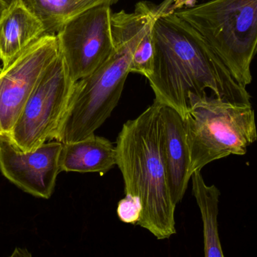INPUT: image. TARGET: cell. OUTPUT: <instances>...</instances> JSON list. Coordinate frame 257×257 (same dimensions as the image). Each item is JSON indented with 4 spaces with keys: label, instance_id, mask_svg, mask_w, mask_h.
<instances>
[{
    "label": "cell",
    "instance_id": "obj_18",
    "mask_svg": "<svg viewBox=\"0 0 257 257\" xmlns=\"http://www.w3.org/2000/svg\"><path fill=\"white\" fill-rule=\"evenodd\" d=\"M15 1H16V0H0V4H1L5 9H6V8L10 6V5L12 4V3H13Z\"/></svg>",
    "mask_w": 257,
    "mask_h": 257
},
{
    "label": "cell",
    "instance_id": "obj_3",
    "mask_svg": "<svg viewBox=\"0 0 257 257\" xmlns=\"http://www.w3.org/2000/svg\"><path fill=\"white\" fill-rule=\"evenodd\" d=\"M190 152V175L214 161L244 155L257 140L252 104L225 101L211 95H189L183 118Z\"/></svg>",
    "mask_w": 257,
    "mask_h": 257
},
{
    "label": "cell",
    "instance_id": "obj_6",
    "mask_svg": "<svg viewBox=\"0 0 257 257\" xmlns=\"http://www.w3.org/2000/svg\"><path fill=\"white\" fill-rule=\"evenodd\" d=\"M75 82L59 53L39 80L19 119L8 134L17 147L31 151L45 142L55 140Z\"/></svg>",
    "mask_w": 257,
    "mask_h": 257
},
{
    "label": "cell",
    "instance_id": "obj_13",
    "mask_svg": "<svg viewBox=\"0 0 257 257\" xmlns=\"http://www.w3.org/2000/svg\"><path fill=\"white\" fill-rule=\"evenodd\" d=\"M60 172L105 175L117 165L116 146L108 139L93 134L78 141L63 143Z\"/></svg>",
    "mask_w": 257,
    "mask_h": 257
},
{
    "label": "cell",
    "instance_id": "obj_12",
    "mask_svg": "<svg viewBox=\"0 0 257 257\" xmlns=\"http://www.w3.org/2000/svg\"><path fill=\"white\" fill-rule=\"evenodd\" d=\"M45 32L39 20L23 0H16L0 15V61L3 68L13 63Z\"/></svg>",
    "mask_w": 257,
    "mask_h": 257
},
{
    "label": "cell",
    "instance_id": "obj_8",
    "mask_svg": "<svg viewBox=\"0 0 257 257\" xmlns=\"http://www.w3.org/2000/svg\"><path fill=\"white\" fill-rule=\"evenodd\" d=\"M59 55L57 35H45L0 71V134H9L45 71Z\"/></svg>",
    "mask_w": 257,
    "mask_h": 257
},
{
    "label": "cell",
    "instance_id": "obj_1",
    "mask_svg": "<svg viewBox=\"0 0 257 257\" xmlns=\"http://www.w3.org/2000/svg\"><path fill=\"white\" fill-rule=\"evenodd\" d=\"M154 54L148 77L156 101L172 107L183 118L189 95L207 94L238 104H251L247 88L234 78L227 66L200 34L175 15L156 18Z\"/></svg>",
    "mask_w": 257,
    "mask_h": 257
},
{
    "label": "cell",
    "instance_id": "obj_15",
    "mask_svg": "<svg viewBox=\"0 0 257 257\" xmlns=\"http://www.w3.org/2000/svg\"><path fill=\"white\" fill-rule=\"evenodd\" d=\"M39 20L46 35L57 33L76 17L102 5H112L119 0H23Z\"/></svg>",
    "mask_w": 257,
    "mask_h": 257
},
{
    "label": "cell",
    "instance_id": "obj_2",
    "mask_svg": "<svg viewBox=\"0 0 257 257\" xmlns=\"http://www.w3.org/2000/svg\"><path fill=\"white\" fill-rule=\"evenodd\" d=\"M161 104L154 100L140 116L123 124L116 141L117 165L125 195L140 201L138 225L164 240L176 234L175 208L161 148Z\"/></svg>",
    "mask_w": 257,
    "mask_h": 257
},
{
    "label": "cell",
    "instance_id": "obj_16",
    "mask_svg": "<svg viewBox=\"0 0 257 257\" xmlns=\"http://www.w3.org/2000/svg\"><path fill=\"white\" fill-rule=\"evenodd\" d=\"M142 207L140 201L130 195L119 202L117 213L122 222L128 224L138 225L142 214Z\"/></svg>",
    "mask_w": 257,
    "mask_h": 257
},
{
    "label": "cell",
    "instance_id": "obj_9",
    "mask_svg": "<svg viewBox=\"0 0 257 257\" xmlns=\"http://www.w3.org/2000/svg\"><path fill=\"white\" fill-rule=\"evenodd\" d=\"M63 143L50 140L31 151L17 147L8 134H0V170L26 193L41 199L51 197L60 173Z\"/></svg>",
    "mask_w": 257,
    "mask_h": 257
},
{
    "label": "cell",
    "instance_id": "obj_19",
    "mask_svg": "<svg viewBox=\"0 0 257 257\" xmlns=\"http://www.w3.org/2000/svg\"><path fill=\"white\" fill-rule=\"evenodd\" d=\"M5 8L3 7V6H2L1 4H0V15H1L2 12H3V11L4 10Z\"/></svg>",
    "mask_w": 257,
    "mask_h": 257
},
{
    "label": "cell",
    "instance_id": "obj_10",
    "mask_svg": "<svg viewBox=\"0 0 257 257\" xmlns=\"http://www.w3.org/2000/svg\"><path fill=\"white\" fill-rule=\"evenodd\" d=\"M156 6L139 2L133 12L121 10L111 14L114 45L123 47L130 53V73L141 74L146 78L152 72Z\"/></svg>",
    "mask_w": 257,
    "mask_h": 257
},
{
    "label": "cell",
    "instance_id": "obj_14",
    "mask_svg": "<svg viewBox=\"0 0 257 257\" xmlns=\"http://www.w3.org/2000/svg\"><path fill=\"white\" fill-rule=\"evenodd\" d=\"M192 190L201 212L203 223L204 253L205 257H223L219 235L218 213L220 191L216 186H208L201 170L191 176Z\"/></svg>",
    "mask_w": 257,
    "mask_h": 257
},
{
    "label": "cell",
    "instance_id": "obj_7",
    "mask_svg": "<svg viewBox=\"0 0 257 257\" xmlns=\"http://www.w3.org/2000/svg\"><path fill=\"white\" fill-rule=\"evenodd\" d=\"M111 6L89 9L57 33L59 53L75 81L93 73L115 51Z\"/></svg>",
    "mask_w": 257,
    "mask_h": 257
},
{
    "label": "cell",
    "instance_id": "obj_5",
    "mask_svg": "<svg viewBox=\"0 0 257 257\" xmlns=\"http://www.w3.org/2000/svg\"><path fill=\"white\" fill-rule=\"evenodd\" d=\"M131 57L121 46L96 71L75 82L55 140L78 141L95 134L115 109L130 72Z\"/></svg>",
    "mask_w": 257,
    "mask_h": 257
},
{
    "label": "cell",
    "instance_id": "obj_4",
    "mask_svg": "<svg viewBox=\"0 0 257 257\" xmlns=\"http://www.w3.org/2000/svg\"><path fill=\"white\" fill-rule=\"evenodd\" d=\"M196 30L244 87L257 54V0H210L175 12Z\"/></svg>",
    "mask_w": 257,
    "mask_h": 257
},
{
    "label": "cell",
    "instance_id": "obj_17",
    "mask_svg": "<svg viewBox=\"0 0 257 257\" xmlns=\"http://www.w3.org/2000/svg\"><path fill=\"white\" fill-rule=\"evenodd\" d=\"M198 1L199 0H163L159 6H156V18L172 15L182 9L193 7Z\"/></svg>",
    "mask_w": 257,
    "mask_h": 257
},
{
    "label": "cell",
    "instance_id": "obj_11",
    "mask_svg": "<svg viewBox=\"0 0 257 257\" xmlns=\"http://www.w3.org/2000/svg\"><path fill=\"white\" fill-rule=\"evenodd\" d=\"M161 148L172 200L181 202L188 187L190 152L184 119L172 107L161 104Z\"/></svg>",
    "mask_w": 257,
    "mask_h": 257
}]
</instances>
